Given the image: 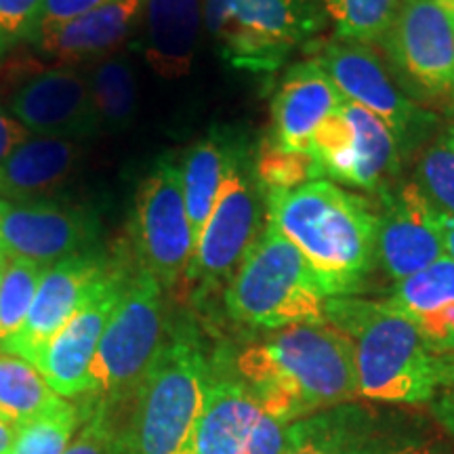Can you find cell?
Here are the masks:
<instances>
[{"mask_svg":"<svg viewBox=\"0 0 454 454\" xmlns=\"http://www.w3.org/2000/svg\"><path fill=\"white\" fill-rule=\"evenodd\" d=\"M230 362L261 411L284 423L360 400L354 345L331 322L280 328Z\"/></svg>","mask_w":454,"mask_h":454,"instance_id":"1","label":"cell"},{"mask_svg":"<svg viewBox=\"0 0 454 454\" xmlns=\"http://www.w3.org/2000/svg\"><path fill=\"white\" fill-rule=\"evenodd\" d=\"M265 217L303 253L331 297H356L377 265L379 215L366 198L316 179L265 194Z\"/></svg>","mask_w":454,"mask_h":454,"instance_id":"2","label":"cell"},{"mask_svg":"<svg viewBox=\"0 0 454 454\" xmlns=\"http://www.w3.org/2000/svg\"><path fill=\"white\" fill-rule=\"evenodd\" d=\"M326 320L354 345L360 400L397 408L431 404L438 356L404 314L387 301L331 297Z\"/></svg>","mask_w":454,"mask_h":454,"instance_id":"3","label":"cell"},{"mask_svg":"<svg viewBox=\"0 0 454 454\" xmlns=\"http://www.w3.org/2000/svg\"><path fill=\"white\" fill-rule=\"evenodd\" d=\"M208 372L211 357L196 322L173 317L124 419L127 454H194Z\"/></svg>","mask_w":454,"mask_h":454,"instance_id":"4","label":"cell"},{"mask_svg":"<svg viewBox=\"0 0 454 454\" xmlns=\"http://www.w3.org/2000/svg\"><path fill=\"white\" fill-rule=\"evenodd\" d=\"M328 299L331 294L309 261L270 223L244 254L223 293L231 320L263 331L325 325Z\"/></svg>","mask_w":454,"mask_h":454,"instance_id":"5","label":"cell"},{"mask_svg":"<svg viewBox=\"0 0 454 454\" xmlns=\"http://www.w3.org/2000/svg\"><path fill=\"white\" fill-rule=\"evenodd\" d=\"M168 325L162 284L135 265L90 362L81 404L129 412Z\"/></svg>","mask_w":454,"mask_h":454,"instance_id":"6","label":"cell"},{"mask_svg":"<svg viewBox=\"0 0 454 454\" xmlns=\"http://www.w3.org/2000/svg\"><path fill=\"white\" fill-rule=\"evenodd\" d=\"M322 0H204V27L236 70L268 74L325 24Z\"/></svg>","mask_w":454,"mask_h":454,"instance_id":"7","label":"cell"},{"mask_svg":"<svg viewBox=\"0 0 454 454\" xmlns=\"http://www.w3.org/2000/svg\"><path fill=\"white\" fill-rule=\"evenodd\" d=\"M265 194L254 170L253 145L242 133L231 137L230 160L215 207L198 236L185 278L200 288L227 286L263 230Z\"/></svg>","mask_w":454,"mask_h":454,"instance_id":"8","label":"cell"},{"mask_svg":"<svg viewBox=\"0 0 454 454\" xmlns=\"http://www.w3.org/2000/svg\"><path fill=\"white\" fill-rule=\"evenodd\" d=\"M133 263L162 284L175 286L185 278L196 251V238L187 215L181 170L167 156L152 168L135 196L130 219Z\"/></svg>","mask_w":454,"mask_h":454,"instance_id":"9","label":"cell"},{"mask_svg":"<svg viewBox=\"0 0 454 454\" xmlns=\"http://www.w3.org/2000/svg\"><path fill=\"white\" fill-rule=\"evenodd\" d=\"M314 181L333 179L364 192L387 190L402 152L391 129L372 112L343 99L311 137Z\"/></svg>","mask_w":454,"mask_h":454,"instance_id":"10","label":"cell"},{"mask_svg":"<svg viewBox=\"0 0 454 454\" xmlns=\"http://www.w3.org/2000/svg\"><path fill=\"white\" fill-rule=\"evenodd\" d=\"M425 440L417 414L356 400L291 423L284 454H406Z\"/></svg>","mask_w":454,"mask_h":454,"instance_id":"11","label":"cell"},{"mask_svg":"<svg viewBox=\"0 0 454 454\" xmlns=\"http://www.w3.org/2000/svg\"><path fill=\"white\" fill-rule=\"evenodd\" d=\"M381 43L402 87L419 98L454 93V3L402 0Z\"/></svg>","mask_w":454,"mask_h":454,"instance_id":"12","label":"cell"},{"mask_svg":"<svg viewBox=\"0 0 454 454\" xmlns=\"http://www.w3.org/2000/svg\"><path fill=\"white\" fill-rule=\"evenodd\" d=\"M3 104L34 137L82 144L101 135L87 74L76 66H47L13 76Z\"/></svg>","mask_w":454,"mask_h":454,"instance_id":"13","label":"cell"},{"mask_svg":"<svg viewBox=\"0 0 454 454\" xmlns=\"http://www.w3.org/2000/svg\"><path fill=\"white\" fill-rule=\"evenodd\" d=\"M316 64L326 72L345 99L362 106L387 124L400 152L414 147L434 122V116L419 110L400 89L383 57L371 44L356 41L326 44Z\"/></svg>","mask_w":454,"mask_h":454,"instance_id":"14","label":"cell"},{"mask_svg":"<svg viewBox=\"0 0 454 454\" xmlns=\"http://www.w3.org/2000/svg\"><path fill=\"white\" fill-rule=\"evenodd\" d=\"M101 219L87 204L59 198L0 202V242L7 257L44 268L99 247Z\"/></svg>","mask_w":454,"mask_h":454,"instance_id":"15","label":"cell"},{"mask_svg":"<svg viewBox=\"0 0 454 454\" xmlns=\"http://www.w3.org/2000/svg\"><path fill=\"white\" fill-rule=\"evenodd\" d=\"M133 268V261L116 257L110 271L90 291L76 314L38 349L30 362L51 389L66 400L82 395L90 362Z\"/></svg>","mask_w":454,"mask_h":454,"instance_id":"16","label":"cell"},{"mask_svg":"<svg viewBox=\"0 0 454 454\" xmlns=\"http://www.w3.org/2000/svg\"><path fill=\"white\" fill-rule=\"evenodd\" d=\"M379 215L377 263L391 280H406L446 257L442 236V211L417 184L383 190Z\"/></svg>","mask_w":454,"mask_h":454,"instance_id":"17","label":"cell"},{"mask_svg":"<svg viewBox=\"0 0 454 454\" xmlns=\"http://www.w3.org/2000/svg\"><path fill=\"white\" fill-rule=\"evenodd\" d=\"M114 261L116 257H110L98 247L49 265L24 326L4 340L0 349L32 362L38 349L76 314L90 291L110 271Z\"/></svg>","mask_w":454,"mask_h":454,"instance_id":"18","label":"cell"},{"mask_svg":"<svg viewBox=\"0 0 454 454\" xmlns=\"http://www.w3.org/2000/svg\"><path fill=\"white\" fill-rule=\"evenodd\" d=\"M259 414L261 404L238 377L230 354H215L194 435V454H242Z\"/></svg>","mask_w":454,"mask_h":454,"instance_id":"19","label":"cell"},{"mask_svg":"<svg viewBox=\"0 0 454 454\" xmlns=\"http://www.w3.org/2000/svg\"><path fill=\"white\" fill-rule=\"evenodd\" d=\"M343 95L316 61L293 66L284 74L271 101L270 144L308 154L320 124L343 104Z\"/></svg>","mask_w":454,"mask_h":454,"instance_id":"20","label":"cell"},{"mask_svg":"<svg viewBox=\"0 0 454 454\" xmlns=\"http://www.w3.org/2000/svg\"><path fill=\"white\" fill-rule=\"evenodd\" d=\"M145 0H110L76 20L41 34L30 47L55 66H76L81 61H99L116 53L139 26Z\"/></svg>","mask_w":454,"mask_h":454,"instance_id":"21","label":"cell"},{"mask_svg":"<svg viewBox=\"0 0 454 454\" xmlns=\"http://www.w3.org/2000/svg\"><path fill=\"white\" fill-rule=\"evenodd\" d=\"M391 308L417 326L435 356L454 354V261L442 257L395 284Z\"/></svg>","mask_w":454,"mask_h":454,"instance_id":"22","label":"cell"},{"mask_svg":"<svg viewBox=\"0 0 454 454\" xmlns=\"http://www.w3.org/2000/svg\"><path fill=\"white\" fill-rule=\"evenodd\" d=\"M144 53L162 78L190 72L204 26V0H145Z\"/></svg>","mask_w":454,"mask_h":454,"instance_id":"23","label":"cell"},{"mask_svg":"<svg viewBox=\"0 0 454 454\" xmlns=\"http://www.w3.org/2000/svg\"><path fill=\"white\" fill-rule=\"evenodd\" d=\"M81 160V144L27 137L0 162V202L49 198L66 184Z\"/></svg>","mask_w":454,"mask_h":454,"instance_id":"24","label":"cell"},{"mask_svg":"<svg viewBox=\"0 0 454 454\" xmlns=\"http://www.w3.org/2000/svg\"><path fill=\"white\" fill-rule=\"evenodd\" d=\"M234 129L213 130L185 150L181 158V187H184L187 215L198 242L204 223L211 215L223 184Z\"/></svg>","mask_w":454,"mask_h":454,"instance_id":"25","label":"cell"},{"mask_svg":"<svg viewBox=\"0 0 454 454\" xmlns=\"http://www.w3.org/2000/svg\"><path fill=\"white\" fill-rule=\"evenodd\" d=\"M87 82L98 112L101 133H124L133 127L137 114V74L124 53H112L95 61Z\"/></svg>","mask_w":454,"mask_h":454,"instance_id":"26","label":"cell"},{"mask_svg":"<svg viewBox=\"0 0 454 454\" xmlns=\"http://www.w3.org/2000/svg\"><path fill=\"white\" fill-rule=\"evenodd\" d=\"M61 400L30 362L0 349V417L4 421L20 429Z\"/></svg>","mask_w":454,"mask_h":454,"instance_id":"27","label":"cell"},{"mask_svg":"<svg viewBox=\"0 0 454 454\" xmlns=\"http://www.w3.org/2000/svg\"><path fill=\"white\" fill-rule=\"evenodd\" d=\"M44 270V265L27 259H4L0 268V345L24 326Z\"/></svg>","mask_w":454,"mask_h":454,"instance_id":"28","label":"cell"},{"mask_svg":"<svg viewBox=\"0 0 454 454\" xmlns=\"http://www.w3.org/2000/svg\"><path fill=\"white\" fill-rule=\"evenodd\" d=\"M402 0H322L340 41L381 43Z\"/></svg>","mask_w":454,"mask_h":454,"instance_id":"29","label":"cell"},{"mask_svg":"<svg viewBox=\"0 0 454 454\" xmlns=\"http://www.w3.org/2000/svg\"><path fill=\"white\" fill-rule=\"evenodd\" d=\"M81 423V408L64 397L49 412L17 429L9 454H64Z\"/></svg>","mask_w":454,"mask_h":454,"instance_id":"30","label":"cell"},{"mask_svg":"<svg viewBox=\"0 0 454 454\" xmlns=\"http://www.w3.org/2000/svg\"><path fill=\"white\" fill-rule=\"evenodd\" d=\"M414 184L442 213L454 215V127L446 129L425 147Z\"/></svg>","mask_w":454,"mask_h":454,"instance_id":"31","label":"cell"},{"mask_svg":"<svg viewBox=\"0 0 454 454\" xmlns=\"http://www.w3.org/2000/svg\"><path fill=\"white\" fill-rule=\"evenodd\" d=\"M82 423L64 454H127L122 414L106 406L78 404Z\"/></svg>","mask_w":454,"mask_h":454,"instance_id":"32","label":"cell"},{"mask_svg":"<svg viewBox=\"0 0 454 454\" xmlns=\"http://www.w3.org/2000/svg\"><path fill=\"white\" fill-rule=\"evenodd\" d=\"M254 170L263 194L276 190H294L305 181H314V162L308 154L286 152L270 141L261 145L254 156Z\"/></svg>","mask_w":454,"mask_h":454,"instance_id":"33","label":"cell"},{"mask_svg":"<svg viewBox=\"0 0 454 454\" xmlns=\"http://www.w3.org/2000/svg\"><path fill=\"white\" fill-rule=\"evenodd\" d=\"M43 0H0V64L32 41Z\"/></svg>","mask_w":454,"mask_h":454,"instance_id":"34","label":"cell"},{"mask_svg":"<svg viewBox=\"0 0 454 454\" xmlns=\"http://www.w3.org/2000/svg\"><path fill=\"white\" fill-rule=\"evenodd\" d=\"M288 427L291 423L261 411L242 454H284L288 446Z\"/></svg>","mask_w":454,"mask_h":454,"instance_id":"35","label":"cell"},{"mask_svg":"<svg viewBox=\"0 0 454 454\" xmlns=\"http://www.w3.org/2000/svg\"><path fill=\"white\" fill-rule=\"evenodd\" d=\"M429 406L438 423L454 440V354L438 356V385Z\"/></svg>","mask_w":454,"mask_h":454,"instance_id":"36","label":"cell"},{"mask_svg":"<svg viewBox=\"0 0 454 454\" xmlns=\"http://www.w3.org/2000/svg\"><path fill=\"white\" fill-rule=\"evenodd\" d=\"M107 3H110V0H43V9L41 15H38V24L36 30H34L32 41L36 36H41V34L53 30L57 26L67 24V21L89 13V11L104 7Z\"/></svg>","mask_w":454,"mask_h":454,"instance_id":"37","label":"cell"},{"mask_svg":"<svg viewBox=\"0 0 454 454\" xmlns=\"http://www.w3.org/2000/svg\"><path fill=\"white\" fill-rule=\"evenodd\" d=\"M27 137H32V135L11 116L7 107L3 104V99H0V162H3L15 147L24 144Z\"/></svg>","mask_w":454,"mask_h":454,"instance_id":"38","label":"cell"},{"mask_svg":"<svg viewBox=\"0 0 454 454\" xmlns=\"http://www.w3.org/2000/svg\"><path fill=\"white\" fill-rule=\"evenodd\" d=\"M406 454H454V448L442 440L429 438V440H425L421 446L412 448V450Z\"/></svg>","mask_w":454,"mask_h":454,"instance_id":"39","label":"cell"},{"mask_svg":"<svg viewBox=\"0 0 454 454\" xmlns=\"http://www.w3.org/2000/svg\"><path fill=\"white\" fill-rule=\"evenodd\" d=\"M440 223H442V236H444L446 257H450L454 261V215L442 213Z\"/></svg>","mask_w":454,"mask_h":454,"instance_id":"40","label":"cell"},{"mask_svg":"<svg viewBox=\"0 0 454 454\" xmlns=\"http://www.w3.org/2000/svg\"><path fill=\"white\" fill-rule=\"evenodd\" d=\"M15 434L17 429L13 425H9L3 417H0V454H9L11 446H13Z\"/></svg>","mask_w":454,"mask_h":454,"instance_id":"41","label":"cell"},{"mask_svg":"<svg viewBox=\"0 0 454 454\" xmlns=\"http://www.w3.org/2000/svg\"><path fill=\"white\" fill-rule=\"evenodd\" d=\"M4 259H7V253H4V248H3V242H0V268H3Z\"/></svg>","mask_w":454,"mask_h":454,"instance_id":"42","label":"cell"},{"mask_svg":"<svg viewBox=\"0 0 454 454\" xmlns=\"http://www.w3.org/2000/svg\"><path fill=\"white\" fill-rule=\"evenodd\" d=\"M446 3H454V0H446Z\"/></svg>","mask_w":454,"mask_h":454,"instance_id":"43","label":"cell"}]
</instances>
